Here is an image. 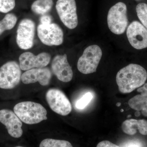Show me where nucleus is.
<instances>
[{"label": "nucleus", "mask_w": 147, "mask_h": 147, "mask_svg": "<svg viewBox=\"0 0 147 147\" xmlns=\"http://www.w3.org/2000/svg\"><path fill=\"white\" fill-rule=\"evenodd\" d=\"M13 112L22 122L36 124L47 119V111L40 103L32 101L19 102L14 106Z\"/></svg>", "instance_id": "nucleus-2"}, {"label": "nucleus", "mask_w": 147, "mask_h": 147, "mask_svg": "<svg viewBox=\"0 0 147 147\" xmlns=\"http://www.w3.org/2000/svg\"><path fill=\"white\" fill-rule=\"evenodd\" d=\"M56 8L60 19L67 28L74 29L77 26L78 19L75 0H58Z\"/></svg>", "instance_id": "nucleus-8"}, {"label": "nucleus", "mask_w": 147, "mask_h": 147, "mask_svg": "<svg viewBox=\"0 0 147 147\" xmlns=\"http://www.w3.org/2000/svg\"><path fill=\"white\" fill-rule=\"evenodd\" d=\"M0 122L6 127L9 134L14 138H19L23 135L22 121L12 110L4 109L0 110Z\"/></svg>", "instance_id": "nucleus-12"}, {"label": "nucleus", "mask_w": 147, "mask_h": 147, "mask_svg": "<svg viewBox=\"0 0 147 147\" xmlns=\"http://www.w3.org/2000/svg\"><path fill=\"white\" fill-rule=\"evenodd\" d=\"M147 72L139 65L130 64L122 68L117 72L116 82L122 93H129L145 84Z\"/></svg>", "instance_id": "nucleus-1"}, {"label": "nucleus", "mask_w": 147, "mask_h": 147, "mask_svg": "<svg viewBox=\"0 0 147 147\" xmlns=\"http://www.w3.org/2000/svg\"><path fill=\"white\" fill-rule=\"evenodd\" d=\"M40 40L47 46H58L63 41V32L61 27L55 23L38 25L37 29Z\"/></svg>", "instance_id": "nucleus-7"}, {"label": "nucleus", "mask_w": 147, "mask_h": 147, "mask_svg": "<svg viewBox=\"0 0 147 147\" xmlns=\"http://www.w3.org/2000/svg\"><path fill=\"white\" fill-rule=\"evenodd\" d=\"M129 107L137 111H141L142 115L147 117V96L138 94L128 101Z\"/></svg>", "instance_id": "nucleus-16"}, {"label": "nucleus", "mask_w": 147, "mask_h": 147, "mask_svg": "<svg viewBox=\"0 0 147 147\" xmlns=\"http://www.w3.org/2000/svg\"><path fill=\"white\" fill-rule=\"evenodd\" d=\"M52 20H53V18L52 16L46 14L42 15L40 18V24L42 25H48V24H51L52 23Z\"/></svg>", "instance_id": "nucleus-23"}, {"label": "nucleus", "mask_w": 147, "mask_h": 147, "mask_svg": "<svg viewBox=\"0 0 147 147\" xmlns=\"http://www.w3.org/2000/svg\"><path fill=\"white\" fill-rule=\"evenodd\" d=\"M123 147H141V146L137 142L131 141L125 144Z\"/></svg>", "instance_id": "nucleus-25"}, {"label": "nucleus", "mask_w": 147, "mask_h": 147, "mask_svg": "<svg viewBox=\"0 0 147 147\" xmlns=\"http://www.w3.org/2000/svg\"><path fill=\"white\" fill-rule=\"evenodd\" d=\"M52 73L49 68H33L26 71L21 76V81L25 84H34L38 82L42 86L50 84Z\"/></svg>", "instance_id": "nucleus-14"}, {"label": "nucleus", "mask_w": 147, "mask_h": 147, "mask_svg": "<svg viewBox=\"0 0 147 147\" xmlns=\"http://www.w3.org/2000/svg\"><path fill=\"white\" fill-rule=\"evenodd\" d=\"M121 112H123V110H121Z\"/></svg>", "instance_id": "nucleus-29"}, {"label": "nucleus", "mask_w": 147, "mask_h": 147, "mask_svg": "<svg viewBox=\"0 0 147 147\" xmlns=\"http://www.w3.org/2000/svg\"><path fill=\"white\" fill-rule=\"evenodd\" d=\"M14 147H25L23 146H15Z\"/></svg>", "instance_id": "nucleus-27"}, {"label": "nucleus", "mask_w": 147, "mask_h": 147, "mask_svg": "<svg viewBox=\"0 0 147 147\" xmlns=\"http://www.w3.org/2000/svg\"><path fill=\"white\" fill-rule=\"evenodd\" d=\"M129 42L135 49L142 50L147 47V30L138 21L132 22L127 30Z\"/></svg>", "instance_id": "nucleus-11"}, {"label": "nucleus", "mask_w": 147, "mask_h": 147, "mask_svg": "<svg viewBox=\"0 0 147 147\" xmlns=\"http://www.w3.org/2000/svg\"><path fill=\"white\" fill-rule=\"evenodd\" d=\"M121 128L123 131L128 135H134L138 130L142 135H147V120L144 119H128L122 124Z\"/></svg>", "instance_id": "nucleus-15"}, {"label": "nucleus", "mask_w": 147, "mask_h": 147, "mask_svg": "<svg viewBox=\"0 0 147 147\" xmlns=\"http://www.w3.org/2000/svg\"><path fill=\"white\" fill-rule=\"evenodd\" d=\"M35 34V24L28 18L23 19L18 25L16 34V43L19 48L24 50L32 47Z\"/></svg>", "instance_id": "nucleus-9"}, {"label": "nucleus", "mask_w": 147, "mask_h": 147, "mask_svg": "<svg viewBox=\"0 0 147 147\" xmlns=\"http://www.w3.org/2000/svg\"><path fill=\"white\" fill-rule=\"evenodd\" d=\"M96 147H120L109 141H102L98 144Z\"/></svg>", "instance_id": "nucleus-24"}, {"label": "nucleus", "mask_w": 147, "mask_h": 147, "mask_svg": "<svg viewBox=\"0 0 147 147\" xmlns=\"http://www.w3.org/2000/svg\"><path fill=\"white\" fill-rule=\"evenodd\" d=\"M102 56V52L99 46L90 45L85 49L83 55L77 62V68L81 73L88 74L96 71Z\"/></svg>", "instance_id": "nucleus-4"}, {"label": "nucleus", "mask_w": 147, "mask_h": 147, "mask_svg": "<svg viewBox=\"0 0 147 147\" xmlns=\"http://www.w3.org/2000/svg\"><path fill=\"white\" fill-rule=\"evenodd\" d=\"M53 4V0H36L32 5L31 9L36 14L44 15L51 10Z\"/></svg>", "instance_id": "nucleus-17"}, {"label": "nucleus", "mask_w": 147, "mask_h": 147, "mask_svg": "<svg viewBox=\"0 0 147 147\" xmlns=\"http://www.w3.org/2000/svg\"><path fill=\"white\" fill-rule=\"evenodd\" d=\"M51 59V55L45 52L37 55L30 52H25L19 57V65L21 70L24 71L33 68H44L50 63Z\"/></svg>", "instance_id": "nucleus-10"}, {"label": "nucleus", "mask_w": 147, "mask_h": 147, "mask_svg": "<svg viewBox=\"0 0 147 147\" xmlns=\"http://www.w3.org/2000/svg\"><path fill=\"white\" fill-rule=\"evenodd\" d=\"M17 18L15 14L9 13L0 21V35L7 30L13 29L17 23Z\"/></svg>", "instance_id": "nucleus-18"}, {"label": "nucleus", "mask_w": 147, "mask_h": 147, "mask_svg": "<svg viewBox=\"0 0 147 147\" xmlns=\"http://www.w3.org/2000/svg\"><path fill=\"white\" fill-rule=\"evenodd\" d=\"M39 147H73L71 143L66 140L46 138L40 143Z\"/></svg>", "instance_id": "nucleus-19"}, {"label": "nucleus", "mask_w": 147, "mask_h": 147, "mask_svg": "<svg viewBox=\"0 0 147 147\" xmlns=\"http://www.w3.org/2000/svg\"><path fill=\"white\" fill-rule=\"evenodd\" d=\"M137 16L143 26L147 29V4L140 3L137 5L136 8Z\"/></svg>", "instance_id": "nucleus-20"}, {"label": "nucleus", "mask_w": 147, "mask_h": 147, "mask_svg": "<svg viewBox=\"0 0 147 147\" xmlns=\"http://www.w3.org/2000/svg\"><path fill=\"white\" fill-rule=\"evenodd\" d=\"M21 69L15 61H9L0 67V88L10 90L18 86L21 81Z\"/></svg>", "instance_id": "nucleus-5"}, {"label": "nucleus", "mask_w": 147, "mask_h": 147, "mask_svg": "<svg viewBox=\"0 0 147 147\" xmlns=\"http://www.w3.org/2000/svg\"><path fill=\"white\" fill-rule=\"evenodd\" d=\"M51 67L53 73L61 82H69L73 78L72 68L66 54L55 56L52 61Z\"/></svg>", "instance_id": "nucleus-13"}, {"label": "nucleus", "mask_w": 147, "mask_h": 147, "mask_svg": "<svg viewBox=\"0 0 147 147\" xmlns=\"http://www.w3.org/2000/svg\"><path fill=\"white\" fill-rule=\"evenodd\" d=\"M121 105V103H120V102H118V103H117V106H120Z\"/></svg>", "instance_id": "nucleus-26"}, {"label": "nucleus", "mask_w": 147, "mask_h": 147, "mask_svg": "<svg viewBox=\"0 0 147 147\" xmlns=\"http://www.w3.org/2000/svg\"><path fill=\"white\" fill-rule=\"evenodd\" d=\"M93 98V95L91 92H87L76 103V107L78 109H83L86 107Z\"/></svg>", "instance_id": "nucleus-22"}, {"label": "nucleus", "mask_w": 147, "mask_h": 147, "mask_svg": "<svg viewBox=\"0 0 147 147\" xmlns=\"http://www.w3.org/2000/svg\"><path fill=\"white\" fill-rule=\"evenodd\" d=\"M135 1H141V0H135Z\"/></svg>", "instance_id": "nucleus-28"}, {"label": "nucleus", "mask_w": 147, "mask_h": 147, "mask_svg": "<svg viewBox=\"0 0 147 147\" xmlns=\"http://www.w3.org/2000/svg\"><path fill=\"white\" fill-rule=\"evenodd\" d=\"M15 5V0H0V12L8 13L13 10Z\"/></svg>", "instance_id": "nucleus-21"}, {"label": "nucleus", "mask_w": 147, "mask_h": 147, "mask_svg": "<svg viewBox=\"0 0 147 147\" xmlns=\"http://www.w3.org/2000/svg\"><path fill=\"white\" fill-rule=\"evenodd\" d=\"M46 100L51 110L61 115H67L72 110L71 102L65 94L57 88L50 89L45 95Z\"/></svg>", "instance_id": "nucleus-6"}, {"label": "nucleus", "mask_w": 147, "mask_h": 147, "mask_svg": "<svg viewBox=\"0 0 147 147\" xmlns=\"http://www.w3.org/2000/svg\"><path fill=\"white\" fill-rule=\"evenodd\" d=\"M127 9L123 2L117 3L110 8L107 16L108 28L115 34H122L128 25Z\"/></svg>", "instance_id": "nucleus-3"}]
</instances>
